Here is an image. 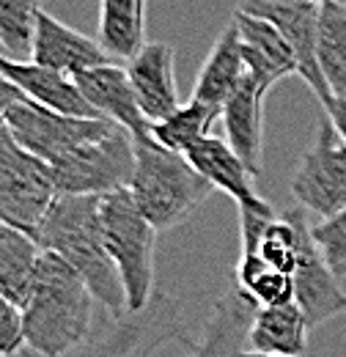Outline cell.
Returning a JSON list of instances; mask_svg holds the SVG:
<instances>
[{"label": "cell", "instance_id": "cell-26", "mask_svg": "<svg viewBox=\"0 0 346 357\" xmlns=\"http://www.w3.org/2000/svg\"><path fill=\"white\" fill-rule=\"evenodd\" d=\"M220 121V110L206 107L195 99L184 102L173 116L151 127V137L171 149L176 154H187L193 146H198L204 137L212 135V127Z\"/></svg>", "mask_w": 346, "mask_h": 357}, {"label": "cell", "instance_id": "cell-31", "mask_svg": "<svg viewBox=\"0 0 346 357\" xmlns=\"http://www.w3.org/2000/svg\"><path fill=\"white\" fill-rule=\"evenodd\" d=\"M324 113H327V119L333 121L336 132L341 135V140L346 143V96H333L330 105L324 107Z\"/></svg>", "mask_w": 346, "mask_h": 357}, {"label": "cell", "instance_id": "cell-3", "mask_svg": "<svg viewBox=\"0 0 346 357\" xmlns=\"http://www.w3.org/2000/svg\"><path fill=\"white\" fill-rule=\"evenodd\" d=\"M127 190L140 215L163 234L190 220L215 187L184 154H176L146 135L135 137V174Z\"/></svg>", "mask_w": 346, "mask_h": 357}, {"label": "cell", "instance_id": "cell-20", "mask_svg": "<svg viewBox=\"0 0 346 357\" xmlns=\"http://www.w3.org/2000/svg\"><path fill=\"white\" fill-rule=\"evenodd\" d=\"M242 77H245V50H242L239 28L231 20L225 25V31L217 36L215 47L209 50V55L195 77V89H193L190 99L223 113V105L242 83Z\"/></svg>", "mask_w": 346, "mask_h": 357}, {"label": "cell", "instance_id": "cell-32", "mask_svg": "<svg viewBox=\"0 0 346 357\" xmlns=\"http://www.w3.org/2000/svg\"><path fill=\"white\" fill-rule=\"evenodd\" d=\"M266 3H327V0H266Z\"/></svg>", "mask_w": 346, "mask_h": 357}, {"label": "cell", "instance_id": "cell-6", "mask_svg": "<svg viewBox=\"0 0 346 357\" xmlns=\"http://www.w3.org/2000/svg\"><path fill=\"white\" fill-rule=\"evenodd\" d=\"M58 198L52 168L25 151L0 124V223L36 239V231Z\"/></svg>", "mask_w": 346, "mask_h": 357}, {"label": "cell", "instance_id": "cell-10", "mask_svg": "<svg viewBox=\"0 0 346 357\" xmlns=\"http://www.w3.org/2000/svg\"><path fill=\"white\" fill-rule=\"evenodd\" d=\"M239 11L272 22L297 58V75L327 107L333 93L327 89L319 69V3H266V0H242Z\"/></svg>", "mask_w": 346, "mask_h": 357}, {"label": "cell", "instance_id": "cell-22", "mask_svg": "<svg viewBox=\"0 0 346 357\" xmlns=\"http://www.w3.org/2000/svg\"><path fill=\"white\" fill-rule=\"evenodd\" d=\"M42 253V245L31 234L0 223V294L20 313L33 291Z\"/></svg>", "mask_w": 346, "mask_h": 357}, {"label": "cell", "instance_id": "cell-29", "mask_svg": "<svg viewBox=\"0 0 346 357\" xmlns=\"http://www.w3.org/2000/svg\"><path fill=\"white\" fill-rule=\"evenodd\" d=\"M22 347V313L0 294V357H14Z\"/></svg>", "mask_w": 346, "mask_h": 357}, {"label": "cell", "instance_id": "cell-33", "mask_svg": "<svg viewBox=\"0 0 346 357\" xmlns=\"http://www.w3.org/2000/svg\"><path fill=\"white\" fill-rule=\"evenodd\" d=\"M239 357H275V355H259V352H250V349H245V352H239Z\"/></svg>", "mask_w": 346, "mask_h": 357}, {"label": "cell", "instance_id": "cell-14", "mask_svg": "<svg viewBox=\"0 0 346 357\" xmlns=\"http://www.w3.org/2000/svg\"><path fill=\"white\" fill-rule=\"evenodd\" d=\"M0 72L22 91V96L33 105H42L52 113L72 116V119H102L86 96L80 93L75 77L52 72L47 66H39L33 61H14L0 52Z\"/></svg>", "mask_w": 346, "mask_h": 357}, {"label": "cell", "instance_id": "cell-27", "mask_svg": "<svg viewBox=\"0 0 346 357\" xmlns=\"http://www.w3.org/2000/svg\"><path fill=\"white\" fill-rule=\"evenodd\" d=\"M42 0H0V50L6 58L31 61Z\"/></svg>", "mask_w": 346, "mask_h": 357}, {"label": "cell", "instance_id": "cell-30", "mask_svg": "<svg viewBox=\"0 0 346 357\" xmlns=\"http://www.w3.org/2000/svg\"><path fill=\"white\" fill-rule=\"evenodd\" d=\"M20 99H25V96H22V91L17 89V86H14V83H11V80H8V77L0 72V124L6 121L8 110H11V107H14Z\"/></svg>", "mask_w": 346, "mask_h": 357}, {"label": "cell", "instance_id": "cell-17", "mask_svg": "<svg viewBox=\"0 0 346 357\" xmlns=\"http://www.w3.org/2000/svg\"><path fill=\"white\" fill-rule=\"evenodd\" d=\"M264 96L266 91L245 72L242 83L228 96L220 113L223 137L248 165L253 178L261 176V154H264Z\"/></svg>", "mask_w": 346, "mask_h": 357}, {"label": "cell", "instance_id": "cell-24", "mask_svg": "<svg viewBox=\"0 0 346 357\" xmlns=\"http://www.w3.org/2000/svg\"><path fill=\"white\" fill-rule=\"evenodd\" d=\"M319 69L333 96H346V0L319 6Z\"/></svg>", "mask_w": 346, "mask_h": 357}, {"label": "cell", "instance_id": "cell-18", "mask_svg": "<svg viewBox=\"0 0 346 357\" xmlns=\"http://www.w3.org/2000/svg\"><path fill=\"white\" fill-rule=\"evenodd\" d=\"M239 28L242 36V50H245V72L259 83L264 91H269L275 83H280L289 75H297V58L289 42L283 39V33L261 20L250 17L245 11H234L231 17Z\"/></svg>", "mask_w": 346, "mask_h": 357}, {"label": "cell", "instance_id": "cell-25", "mask_svg": "<svg viewBox=\"0 0 346 357\" xmlns=\"http://www.w3.org/2000/svg\"><path fill=\"white\" fill-rule=\"evenodd\" d=\"M234 286L250 297L259 308L294 303V278L266 264L256 253H239V264L234 272Z\"/></svg>", "mask_w": 346, "mask_h": 357}, {"label": "cell", "instance_id": "cell-21", "mask_svg": "<svg viewBox=\"0 0 346 357\" xmlns=\"http://www.w3.org/2000/svg\"><path fill=\"white\" fill-rule=\"evenodd\" d=\"M310 324L297 303L259 308L253 316L248 347L250 352L275 357H300L308 347Z\"/></svg>", "mask_w": 346, "mask_h": 357}, {"label": "cell", "instance_id": "cell-2", "mask_svg": "<svg viewBox=\"0 0 346 357\" xmlns=\"http://www.w3.org/2000/svg\"><path fill=\"white\" fill-rule=\"evenodd\" d=\"M88 283L55 253H42L28 305L22 308L25 347L39 357H69L86 347L93 327Z\"/></svg>", "mask_w": 346, "mask_h": 357}, {"label": "cell", "instance_id": "cell-1", "mask_svg": "<svg viewBox=\"0 0 346 357\" xmlns=\"http://www.w3.org/2000/svg\"><path fill=\"white\" fill-rule=\"evenodd\" d=\"M42 250L63 259L88 283L110 319L127 316V294L102 234V195H58L36 231Z\"/></svg>", "mask_w": 346, "mask_h": 357}, {"label": "cell", "instance_id": "cell-19", "mask_svg": "<svg viewBox=\"0 0 346 357\" xmlns=\"http://www.w3.org/2000/svg\"><path fill=\"white\" fill-rule=\"evenodd\" d=\"M256 311L259 305L245 297L236 286L225 289L206 319L201 341L190 349L187 357H239V352H245V341Z\"/></svg>", "mask_w": 346, "mask_h": 357}, {"label": "cell", "instance_id": "cell-8", "mask_svg": "<svg viewBox=\"0 0 346 357\" xmlns=\"http://www.w3.org/2000/svg\"><path fill=\"white\" fill-rule=\"evenodd\" d=\"M292 192L300 209L319 220H330L346 209V143L327 116L319 119L316 137L292 176Z\"/></svg>", "mask_w": 346, "mask_h": 357}, {"label": "cell", "instance_id": "cell-4", "mask_svg": "<svg viewBox=\"0 0 346 357\" xmlns=\"http://www.w3.org/2000/svg\"><path fill=\"white\" fill-rule=\"evenodd\" d=\"M102 234L107 253L121 275L127 311H146L154 300V245L157 228L135 206L130 190L102 195Z\"/></svg>", "mask_w": 346, "mask_h": 357}, {"label": "cell", "instance_id": "cell-9", "mask_svg": "<svg viewBox=\"0 0 346 357\" xmlns=\"http://www.w3.org/2000/svg\"><path fill=\"white\" fill-rule=\"evenodd\" d=\"M3 124L25 151L36 154L52 168L66 154H72L77 146L96 137L110 121L107 119H72V116L52 113L42 105H33L28 99H20L8 110Z\"/></svg>", "mask_w": 346, "mask_h": 357}, {"label": "cell", "instance_id": "cell-13", "mask_svg": "<svg viewBox=\"0 0 346 357\" xmlns=\"http://www.w3.org/2000/svg\"><path fill=\"white\" fill-rule=\"evenodd\" d=\"M127 77L137 96L143 116L154 124L173 116L181 102L173 72V47L165 42H149L132 61H127Z\"/></svg>", "mask_w": 346, "mask_h": 357}, {"label": "cell", "instance_id": "cell-15", "mask_svg": "<svg viewBox=\"0 0 346 357\" xmlns=\"http://www.w3.org/2000/svg\"><path fill=\"white\" fill-rule=\"evenodd\" d=\"M184 157L190 160V165L206 178L215 190H223L228 198H234L239 209H248V212H266V209H272L269 201H264L259 195L253 174L239 160V154L225 143V137L209 135L198 146H193Z\"/></svg>", "mask_w": 346, "mask_h": 357}, {"label": "cell", "instance_id": "cell-28", "mask_svg": "<svg viewBox=\"0 0 346 357\" xmlns=\"http://www.w3.org/2000/svg\"><path fill=\"white\" fill-rule=\"evenodd\" d=\"M313 239L322 250V256L327 259L330 269L336 272V278H346V209L338 212L330 220H319L313 223Z\"/></svg>", "mask_w": 346, "mask_h": 357}, {"label": "cell", "instance_id": "cell-11", "mask_svg": "<svg viewBox=\"0 0 346 357\" xmlns=\"http://www.w3.org/2000/svg\"><path fill=\"white\" fill-rule=\"evenodd\" d=\"M310 228L313 225L305 228L303 239H300V259H297V272H294V303L300 305V311L305 313L313 330L324 324L327 319L346 313V291L341 289L327 259L322 256Z\"/></svg>", "mask_w": 346, "mask_h": 357}, {"label": "cell", "instance_id": "cell-16", "mask_svg": "<svg viewBox=\"0 0 346 357\" xmlns=\"http://www.w3.org/2000/svg\"><path fill=\"white\" fill-rule=\"evenodd\" d=\"M80 93L86 96V102L107 121H116L119 127H124L132 137H146L151 135V121L143 116L137 96L132 91V83L127 77V69H121L119 63H107L99 69H91L75 77Z\"/></svg>", "mask_w": 346, "mask_h": 357}, {"label": "cell", "instance_id": "cell-12", "mask_svg": "<svg viewBox=\"0 0 346 357\" xmlns=\"http://www.w3.org/2000/svg\"><path fill=\"white\" fill-rule=\"evenodd\" d=\"M31 61L52 69V72L69 75V77H77V75L91 72V69L116 63L96 39L63 25L58 17H52L47 11H42V17H39Z\"/></svg>", "mask_w": 346, "mask_h": 357}, {"label": "cell", "instance_id": "cell-23", "mask_svg": "<svg viewBox=\"0 0 346 357\" xmlns=\"http://www.w3.org/2000/svg\"><path fill=\"white\" fill-rule=\"evenodd\" d=\"M149 0H99L96 42L113 61H132L146 42Z\"/></svg>", "mask_w": 346, "mask_h": 357}, {"label": "cell", "instance_id": "cell-7", "mask_svg": "<svg viewBox=\"0 0 346 357\" xmlns=\"http://www.w3.org/2000/svg\"><path fill=\"white\" fill-rule=\"evenodd\" d=\"M168 341H181L193 349L179 300L157 291L146 311L110 319L102 333L69 357H151Z\"/></svg>", "mask_w": 346, "mask_h": 357}, {"label": "cell", "instance_id": "cell-5", "mask_svg": "<svg viewBox=\"0 0 346 357\" xmlns=\"http://www.w3.org/2000/svg\"><path fill=\"white\" fill-rule=\"evenodd\" d=\"M132 174L135 137L116 121L52 165L58 195H110L127 190Z\"/></svg>", "mask_w": 346, "mask_h": 357}]
</instances>
